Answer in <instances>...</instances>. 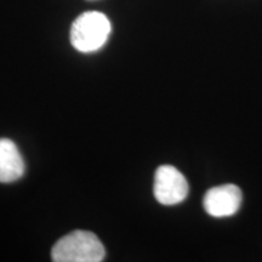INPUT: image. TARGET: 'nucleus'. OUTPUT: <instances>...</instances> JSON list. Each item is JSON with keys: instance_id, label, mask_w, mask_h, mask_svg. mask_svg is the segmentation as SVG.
Returning a JSON list of instances; mask_svg holds the SVG:
<instances>
[{"instance_id": "f257e3e1", "label": "nucleus", "mask_w": 262, "mask_h": 262, "mask_svg": "<svg viewBox=\"0 0 262 262\" xmlns=\"http://www.w3.org/2000/svg\"><path fill=\"white\" fill-rule=\"evenodd\" d=\"M100 239L89 231H74L62 237L51 251L55 262H100L104 258Z\"/></svg>"}, {"instance_id": "f03ea898", "label": "nucleus", "mask_w": 262, "mask_h": 262, "mask_svg": "<svg viewBox=\"0 0 262 262\" xmlns=\"http://www.w3.org/2000/svg\"><path fill=\"white\" fill-rule=\"evenodd\" d=\"M112 26L106 15L88 11L78 16L71 28V42L80 52L100 50L110 37Z\"/></svg>"}, {"instance_id": "7ed1b4c3", "label": "nucleus", "mask_w": 262, "mask_h": 262, "mask_svg": "<svg viewBox=\"0 0 262 262\" xmlns=\"http://www.w3.org/2000/svg\"><path fill=\"white\" fill-rule=\"evenodd\" d=\"M188 194V183L185 176L171 165H162L155 176V196L160 204L176 205Z\"/></svg>"}, {"instance_id": "20e7f679", "label": "nucleus", "mask_w": 262, "mask_h": 262, "mask_svg": "<svg viewBox=\"0 0 262 262\" xmlns=\"http://www.w3.org/2000/svg\"><path fill=\"white\" fill-rule=\"evenodd\" d=\"M242 192L235 185H222L209 189L203 201L205 211L212 217H228L239 210Z\"/></svg>"}, {"instance_id": "39448f33", "label": "nucleus", "mask_w": 262, "mask_h": 262, "mask_svg": "<svg viewBox=\"0 0 262 262\" xmlns=\"http://www.w3.org/2000/svg\"><path fill=\"white\" fill-rule=\"evenodd\" d=\"M25 173V162L11 140L0 139V182L17 181Z\"/></svg>"}]
</instances>
